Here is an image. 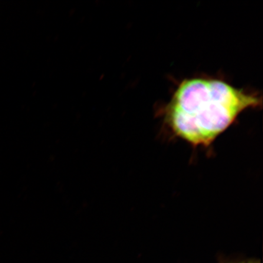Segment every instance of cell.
I'll return each instance as SVG.
<instances>
[{"label":"cell","instance_id":"1","mask_svg":"<svg viewBox=\"0 0 263 263\" xmlns=\"http://www.w3.org/2000/svg\"><path fill=\"white\" fill-rule=\"evenodd\" d=\"M258 93H249L217 79L183 80L164 111L167 126L194 146L210 145L248 108L261 106Z\"/></svg>","mask_w":263,"mask_h":263},{"label":"cell","instance_id":"2","mask_svg":"<svg viewBox=\"0 0 263 263\" xmlns=\"http://www.w3.org/2000/svg\"><path fill=\"white\" fill-rule=\"evenodd\" d=\"M231 263H261V262H259L258 261L251 260V261H241V262H231Z\"/></svg>","mask_w":263,"mask_h":263}]
</instances>
